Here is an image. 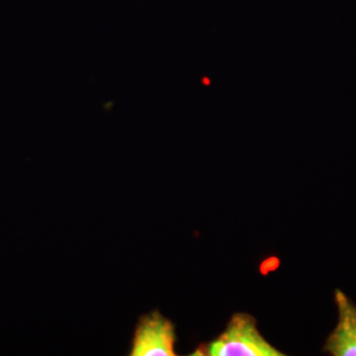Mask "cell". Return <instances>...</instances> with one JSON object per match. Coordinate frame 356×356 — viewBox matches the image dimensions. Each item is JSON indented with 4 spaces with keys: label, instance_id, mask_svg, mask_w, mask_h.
Instances as JSON below:
<instances>
[{
    "label": "cell",
    "instance_id": "1",
    "mask_svg": "<svg viewBox=\"0 0 356 356\" xmlns=\"http://www.w3.org/2000/svg\"><path fill=\"white\" fill-rule=\"evenodd\" d=\"M194 355L207 356H281L284 355L257 330L254 317L238 313L229 319L226 330Z\"/></svg>",
    "mask_w": 356,
    "mask_h": 356
},
{
    "label": "cell",
    "instance_id": "2",
    "mask_svg": "<svg viewBox=\"0 0 356 356\" xmlns=\"http://www.w3.org/2000/svg\"><path fill=\"white\" fill-rule=\"evenodd\" d=\"M176 332L173 323L153 312L141 317L134 337L132 356H175Z\"/></svg>",
    "mask_w": 356,
    "mask_h": 356
},
{
    "label": "cell",
    "instance_id": "3",
    "mask_svg": "<svg viewBox=\"0 0 356 356\" xmlns=\"http://www.w3.org/2000/svg\"><path fill=\"white\" fill-rule=\"evenodd\" d=\"M339 321L325 350L334 356H356V307L342 291L335 292Z\"/></svg>",
    "mask_w": 356,
    "mask_h": 356
}]
</instances>
